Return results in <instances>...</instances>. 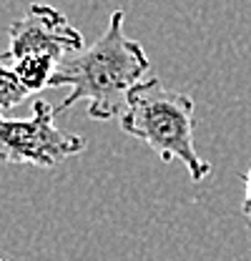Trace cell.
<instances>
[{"label": "cell", "instance_id": "5b68a950", "mask_svg": "<svg viewBox=\"0 0 251 261\" xmlns=\"http://www.w3.org/2000/svg\"><path fill=\"white\" fill-rule=\"evenodd\" d=\"M5 61H8V56L0 53V111L13 108V106L23 103L26 98L31 96V91L18 81L15 70L5 63Z\"/></svg>", "mask_w": 251, "mask_h": 261}, {"label": "cell", "instance_id": "3957f363", "mask_svg": "<svg viewBox=\"0 0 251 261\" xmlns=\"http://www.w3.org/2000/svg\"><path fill=\"white\" fill-rule=\"evenodd\" d=\"M8 61L18 81L38 93L48 88L51 75L65 56L86 48L83 35L70 20L45 3H33L31 8L8 25Z\"/></svg>", "mask_w": 251, "mask_h": 261}, {"label": "cell", "instance_id": "277c9868", "mask_svg": "<svg viewBox=\"0 0 251 261\" xmlns=\"http://www.w3.org/2000/svg\"><path fill=\"white\" fill-rule=\"evenodd\" d=\"M86 151V138L56 126V108L45 100L33 103L28 118H8L0 113V163H31L53 168Z\"/></svg>", "mask_w": 251, "mask_h": 261}, {"label": "cell", "instance_id": "8992f818", "mask_svg": "<svg viewBox=\"0 0 251 261\" xmlns=\"http://www.w3.org/2000/svg\"><path fill=\"white\" fill-rule=\"evenodd\" d=\"M241 214L246 219V226L251 233V168L244 173V203H241Z\"/></svg>", "mask_w": 251, "mask_h": 261}, {"label": "cell", "instance_id": "7a4b0ae2", "mask_svg": "<svg viewBox=\"0 0 251 261\" xmlns=\"http://www.w3.org/2000/svg\"><path fill=\"white\" fill-rule=\"evenodd\" d=\"M121 130L143 141L163 163L181 161L196 184L211 173V163L193 146V98L166 88L161 78L141 81L131 88Z\"/></svg>", "mask_w": 251, "mask_h": 261}, {"label": "cell", "instance_id": "52a82bcc", "mask_svg": "<svg viewBox=\"0 0 251 261\" xmlns=\"http://www.w3.org/2000/svg\"><path fill=\"white\" fill-rule=\"evenodd\" d=\"M0 261H5V259H0Z\"/></svg>", "mask_w": 251, "mask_h": 261}, {"label": "cell", "instance_id": "6da1fadb", "mask_svg": "<svg viewBox=\"0 0 251 261\" xmlns=\"http://www.w3.org/2000/svg\"><path fill=\"white\" fill-rule=\"evenodd\" d=\"M123 18V10H113L106 33L93 45L65 56L58 63L48 86H68L70 93L56 108V116L73 108L78 100H88V116L95 121L123 116L131 88H136L151 68L143 45L126 35Z\"/></svg>", "mask_w": 251, "mask_h": 261}]
</instances>
